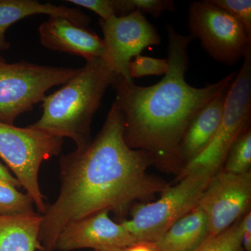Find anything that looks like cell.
<instances>
[{
    "instance_id": "obj_4",
    "label": "cell",
    "mask_w": 251,
    "mask_h": 251,
    "mask_svg": "<svg viewBox=\"0 0 251 251\" xmlns=\"http://www.w3.org/2000/svg\"><path fill=\"white\" fill-rule=\"evenodd\" d=\"M64 139L28 126L20 128L0 122V158L34 201L41 215L47 205L39 184L43 162L62 151Z\"/></svg>"
},
{
    "instance_id": "obj_14",
    "label": "cell",
    "mask_w": 251,
    "mask_h": 251,
    "mask_svg": "<svg viewBox=\"0 0 251 251\" xmlns=\"http://www.w3.org/2000/svg\"><path fill=\"white\" fill-rule=\"evenodd\" d=\"M37 14L65 18L85 27L90 23V18L80 9L50 3L42 4L36 0H0V47L9 49L5 32L10 26L28 16Z\"/></svg>"
},
{
    "instance_id": "obj_19",
    "label": "cell",
    "mask_w": 251,
    "mask_h": 251,
    "mask_svg": "<svg viewBox=\"0 0 251 251\" xmlns=\"http://www.w3.org/2000/svg\"><path fill=\"white\" fill-rule=\"evenodd\" d=\"M241 219L221 233L208 237L196 251H243Z\"/></svg>"
},
{
    "instance_id": "obj_17",
    "label": "cell",
    "mask_w": 251,
    "mask_h": 251,
    "mask_svg": "<svg viewBox=\"0 0 251 251\" xmlns=\"http://www.w3.org/2000/svg\"><path fill=\"white\" fill-rule=\"evenodd\" d=\"M8 181L0 180V216L21 215L34 212V202L27 193L18 191Z\"/></svg>"
},
{
    "instance_id": "obj_11",
    "label": "cell",
    "mask_w": 251,
    "mask_h": 251,
    "mask_svg": "<svg viewBox=\"0 0 251 251\" xmlns=\"http://www.w3.org/2000/svg\"><path fill=\"white\" fill-rule=\"evenodd\" d=\"M109 213L107 210L99 211L69 223L59 234L55 250L91 249L110 251L136 243L121 223L117 224L110 219Z\"/></svg>"
},
{
    "instance_id": "obj_15",
    "label": "cell",
    "mask_w": 251,
    "mask_h": 251,
    "mask_svg": "<svg viewBox=\"0 0 251 251\" xmlns=\"http://www.w3.org/2000/svg\"><path fill=\"white\" fill-rule=\"evenodd\" d=\"M209 237L207 219L198 205L175 222L153 245L157 251H196Z\"/></svg>"
},
{
    "instance_id": "obj_20",
    "label": "cell",
    "mask_w": 251,
    "mask_h": 251,
    "mask_svg": "<svg viewBox=\"0 0 251 251\" xmlns=\"http://www.w3.org/2000/svg\"><path fill=\"white\" fill-rule=\"evenodd\" d=\"M118 16H125L140 10L143 14H148L158 18L165 11H175L173 0H116Z\"/></svg>"
},
{
    "instance_id": "obj_16",
    "label": "cell",
    "mask_w": 251,
    "mask_h": 251,
    "mask_svg": "<svg viewBox=\"0 0 251 251\" xmlns=\"http://www.w3.org/2000/svg\"><path fill=\"white\" fill-rule=\"evenodd\" d=\"M42 215L35 211L0 216V251H40L39 231Z\"/></svg>"
},
{
    "instance_id": "obj_12",
    "label": "cell",
    "mask_w": 251,
    "mask_h": 251,
    "mask_svg": "<svg viewBox=\"0 0 251 251\" xmlns=\"http://www.w3.org/2000/svg\"><path fill=\"white\" fill-rule=\"evenodd\" d=\"M41 44L46 49L81 56L87 60L105 59L103 39L94 31L77 25L65 18L50 16L39 28Z\"/></svg>"
},
{
    "instance_id": "obj_3",
    "label": "cell",
    "mask_w": 251,
    "mask_h": 251,
    "mask_svg": "<svg viewBox=\"0 0 251 251\" xmlns=\"http://www.w3.org/2000/svg\"><path fill=\"white\" fill-rule=\"evenodd\" d=\"M117 75L105 59L95 57L72 80L42 101L43 115L31 128L59 138H69L82 151L92 143L91 127L105 91Z\"/></svg>"
},
{
    "instance_id": "obj_27",
    "label": "cell",
    "mask_w": 251,
    "mask_h": 251,
    "mask_svg": "<svg viewBox=\"0 0 251 251\" xmlns=\"http://www.w3.org/2000/svg\"><path fill=\"white\" fill-rule=\"evenodd\" d=\"M3 50L4 49H3L2 48L0 47V52H1V50Z\"/></svg>"
},
{
    "instance_id": "obj_24",
    "label": "cell",
    "mask_w": 251,
    "mask_h": 251,
    "mask_svg": "<svg viewBox=\"0 0 251 251\" xmlns=\"http://www.w3.org/2000/svg\"><path fill=\"white\" fill-rule=\"evenodd\" d=\"M243 251H251V211L241 219Z\"/></svg>"
},
{
    "instance_id": "obj_13",
    "label": "cell",
    "mask_w": 251,
    "mask_h": 251,
    "mask_svg": "<svg viewBox=\"0 0 251 251\" xmlns=\"http://www.w3.org/2000/svg\"><path fill=\"white\" fill-rule=\"evenodd\" d=\"M229 87L221 91L201 108L185 130L179 148L184 166L201 155L214 139L222 120Z\"/></svg>"
},
{
    "instance_id": "obj_10",
    "label": "cell",
    "mask_w": 251,
    "mask_h": 251,
    "mask_svg": "<svg viewBox=\"0 0 251 251\" xmlns=\"http://www.w3.org/2000/svg\"><path fill=\"white\" fill-rule=\"evenodd\" d=\"M251 172L234 175L223 170L211 178L198 206L209 225V237L221 233L251 210Z\"/></svg>"
},
{
    "instance_id": "obj_21",
    "label": "cell",
    "mask_w": 251,
    "mask_h": 251,
    "mask_svg": "<svg viewBox=\"0 0 251 251\" xmlns=\"http://www.w3.org/2000/svg\"><path fill=\"white\" fill-rule=\"evenodd\" d=\"M168 67L167 59L153 58L139 54L128 64V74L132 80L148 75H165Z\"/></svg>"
},
{
    "instance_id": "obj_8",
    "label": "cell",
    "mask_w": 251,
    "mask_h": 251,
    "mask_svg": "<svg viewBox=\"0 0 251 251\" xmlns=\"http://www.w3.org/2000/svg\"><path fill=\"white\" fill-rule=\"evenodd\" d=\"M188 27L213 59L226 65L238 64L251 50V37L242 25L211 0L191 3Z\"/></svg>"
},
{
    "instance_id": "obj_26",
    "label": "cell",
    "mask_w": 251,
    "mask_h": 251,
    "mask_svg": "<svg viewBox=\"0 0 251 251\" xmlns=\"http://www.w3.org/2000/svg\"><path fill=\"white\" fill-rule=\"evenodd\" d=\"M0 180L8 181L18 188L22 187L18 179L10 173L9 168L4 166L1 162H0Z\"/></svg>"
},
{
    "instance_id": "obj_5",
    "label": "cell",
    "mask_w": 251,
    "mask_h": 251,
    "mask_svg": "<svg viewBox=\"0 0 251 251\" xmlns=\"http://www.w3.org/2000/svg\"><path fill=\"white\" fill-rule=\"evenodd\" d=\"M213 175L204 172L190 173L161 193L158 201L135 205L131 219L122 226L137 242L154 243L178 220L198 205Z\"/></svg>"
},
{
    "instance_id": "obj_23",
    "label": "cell",
    "mask_w": 251,
    "mask_h": 251,
    "mask_svg": "<svg viewBox=\"0 0 251 251\" xmlns=\"http://www.w3.org/2000/svg\"><path fill=\"white\" fill-rule=\"evenodd\" d=\"M69 2L93 11L105 21L112 16H117L116 0H69Z\"/></svg>"
},
{
    "instance_id": "obj_25",
    "label": "cell",
    "mask_w": 251,
    "mask_h": 251,
    "mask_svg": "<svg viewBox=\"0 0 251 251\" xmlns=\"http://www.w3.org/2000/svg\"><path fill=\"white\" fill-rule=\"evenodd\" d=\"M110 251H157L153 243L136 242L132 245Z\"/></svg>"
},
{
    "instance_id": "obj_7",
    "label": "cell",
    "mask_w": 251,
    "mask_h": 251,
    "mask_svg": "<svg viewBox=\"0 0 251 251\" xmlns=\"http://www.w3.org/2000/svg\"><path fill=\"white\" fill-rule=\"evenodd\" d=\"M251 120V50H249L227 90L222 120L214 139L201 155L184 165L178 179L196 172H204L214 176L221 171L232 145L250 128Z\"/></svg>"
},
{
    "instance_id": "obj_1",
    "label": "cell",
    "mask_w": 251,
    "mask_h": 251,
    "mask_svg": "<svg viewBox=\"0 0 251 251\" xmlns=\"http://www.w3.org/2000/svg\"><path fill=\"white\" fill-rule=\"evenodd\" d=\"M125 120L114 101L101 129L90 146L64 154L59 161L60 191L42 215L40 251H53L69 223L99 211L126 215L131 204L161 194L165 180L148 173L154 165L147 151L130 148L124 139Z\"/></svg>"
},
{
    "instance_id": "obj_6",
    "label": "cell",
    "mask_w": 251,
    "mask_h": 251,
    "mask_svg": "<svg viewBox=\"0 0 251 251\" xmlns=\"http://www.w3.org/2000/svg\"><path fill=\"white\" fill-rule=\"evenodd\" d=\"M80 71L24 60L7 63L0 55V122L14 125L18 117L44 100L48 90L67 83Z\"/></svg>"
},
{
    "instance_id": "obj_22",
    "label": "cell",
    "mask_w": 251,
    "mask_h": 251,
    "mask_svg": "<svg viewBox=\"0 0 251 251\" xmlns=\"http://www.w3.org/2000/svg\"><path fill=\"white\" fill-rule=\"evenodd\" d=\"M213 4L227 11L237 20L251 37V0H211Z\"/></svg>"
},
{
    "instance_id": "obj_18",
    "label": "cell",
    "mask_w": 251,
    "mask_h": 251,
    "mask_svg": "<svg viewBox=\"0 0 251 251\" xmlns=\"http://www.w3.org/2000/svg\"><path fill=\"white\" fill-rule=\"evenodd\" d=\"M251 129L246 130L233 143L225 161L223 171L234 175L250 173Z\"/></svg>"
},
{
    "instance_id": "obj_2",
    "label": "cell",
    "mask_w": 251,
    "mask_h": 251,
    "mask_svg": "<svg viewBox=\"0 0 251 251\" xmlns=\"http://www.w3.org/2000/svg\"><path fill=\"white\" fill-rule=\"evenodd\" d=\"M168 33L169 67L155 85L141 87L117 75L112 85L125 120L124 139L130 148L151 155L153 163L166 171H178L184 165L179 148L193 117L221 91L228 87L237 72L203 87L186 81L191 35H183L171 24Z\"/></svg>"
},
{
    "instance_id": "obj_9",
    "label": "cell",
    "mask_w": 251,
    "mask_h": 251,
    "mask_svg": "<svg viewBox=\"0 0 251 251\" xmlns=\"http://www.w3.org/2000/svg\"><path fill=\"white\" fill-rule=\"evenodd\" d=\"M106 51L105 60L117 75L133 81L128 74V64L133 57L150 46L161 44V36L156 27L145 15L135 10L122 16L100 20Z\"/></svg>"
}]
</instances>
